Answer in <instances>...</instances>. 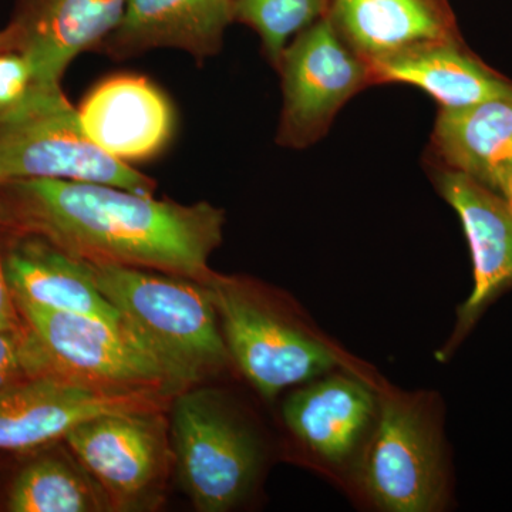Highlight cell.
<instances>
[{
	"label": "cell",
	"mask_w": 512,
	"mask_h": 512,
	"mask_svg": "<svg viewBox=\"0 0 512 512\" xmlns=\"http://www.w3.org/2000/svg\"><path fill=\"white\" fill-rule=\"evenodd\" d=\"M174 394L114 389L40 376L0 396V451L29 453L63 440L84 421L133 410H170Z\"/></svg>",
	"instance_id": "cell-10"
},
{
	"label": "cell",
	"mask_w": 512,
	"mask_h": 512,
	"mask_svg": "<svg viewBox=\"0 0 512 512\" xmlns=\"http://www.w3.org/2000/svg\"><path fill=\"white\" fill-rule=\"evenodd\" d=\"M16 305L32 333L40 376L177 396L161 366L123 326L29 302Z\"/></svg>",
	"instance_id": "cell-7"
},
{
	"label": "cell",
	"mask_w": 512,
	"mask_h": 512,
	"mask_svg": "<svg viewBox=\"0 0 512 512\" xmlns=\"http://www.w3.org/2000/svg\"><path fill=\"white\" fill-rule=\"evenodd\" d=\"M225 214L208 202L158 201L113 185L28 178L0 184V232L36 237L92 264L207 282Z\"/></svg>",
	"instance_id": "cell-1"
},
{
	"label": "cell",
	"mask_w": 512,
	"mask_h": 512,
	"mask_svg": "<svg viewBox=\"0 0 512 512\" xmlns=\"http://www.w3.org/2000/svg\"><path fill=\"white\" fill-rule=\"evenodd\" d=\"M434 184L463 224L474 265V288L458 309L460 340L512 289V204L467 175L429 165Z\"/></svg>",
	"instance_id": "cell-11"
},
{
	"label": "cell",
	"mask_w": 512,
	"mask_h": 512,
	"mask_svg": "<svg viewBox=\"0 0 512 512\" xmlns=\"http://www.w3.org/2000/svg\"><path fill=\"white\" fill-rule=\"evenodd\" d=\"M376 84H407L443 109L512 96V80L468 49L463 37L431 40L370 62Z\"/></svg>",
	"instance_id": "cell-15"
},
{
	"label": "cell",
	"mask_w": 512,
	"mask_h": 512,
	"mask_svg": "<svg viewBox=\"0 0 512 512\" xmlns=\"http://www.w3.org/2000/svg\"><path fill=\"white\" fill-rule=\"evenodd\" d=\"M275 69L284 94L278 143L298 150L322 140L345 104L376 86L369 62L326 16L293 37Z\"/></svg>",
	"instance_id": "cell-8"
},
{
	"label": "cell",
	"mask_w": 512,
	"mask_h": 512,
	"mask_svg": "<svg viewBox=\"0 0 512 512\" xmlns=\"http://www.w3.org/2000/svg\"><path fill=\"white\" fill-rule=\"evenodd\" d=\"M5 52V40H3L2 32H0V53Z\"/></svg>",
	"instance_id": "cell-25"
},
{
	"label": "cell",
	"mask_w": 512,
	"mask_h": 512,
	"mask_svg": "<svg viewBox=\"0 0 512 512\" xmlns=\"http://www.w3.org/2000/svg\"><path fill=\"white\" fill-rule=\"evenodd\" d=\"M25 326L26 322L20 315L15 296L10 289L5 264H3V255L0 252V330L2 332H20Z\"/></svg>",
	"instance_id": "cell-24"
},
{
	"label": "cell",
	"mask_w": 512,
	"mask_h": 512,
	"mask_svg": "<svg viewBox=\"0 0 512 512\" xmlns=\"http://www.w3.org/2000/svg\"><path fill=\"white\" fill-rule=\"evenodd\" d=\"M426 164L467 175L512 204V96L440 107Z\"/></svg>",
	"instance_id": "cell-14"
},
{
	"label": "cell",
	"mask_w": 512,
	"mask_h": 512,
	"mask_svg": "<svg viewBox=\"0 0 512 512\" xmlns=\"http://www.w3.org/2000/svg\"><path fill=\"white\" fill-rule=\"evenodd\" d=\"M362 483L373 503L384 511L430 512L446 503L441 440L419 404L399 397L379 403Z\"/></svg>",
	"instance_id": "cell-9"
},
{
	"label": "cell",
	"mask_w": 512,
	"mask_h": 512,
	"mask_svg": "<svg viewBox=\"0 0 512 512\" xmlns=\"http://www.w3.org/2000/svg\"><path fill=\"white\" fill-rule=\"evenodd\" d=\"M170 412L175 471L195 510L237 507L251 493L262 466L261 443L247 421L211 387L178 393Z\"/></svg>",
	"instance_id": "cell-4"
},
{
	"label": "cell",
	"mask_w": 512,
	"mask_h": 512,
	"mask_svg": "<svg viewBox=\"0 0 512 512\" xmlns=\"http://www.w3.org/2000/svg\"><path fill=\"white\" fill-rule=\"evenodd\" d=\"M28 178L86 181L154 195L156 183L104 153L80 123L60 86L36 84L28 99L0 117V184Z\"/></svg>",
	"instance_id": "cell-3"
},
{
	"label": "cell",
	"mask_w": 512,
	"mask_h": 512,
	"mask_svg": "<svg viewBox=\"0 0 512 512\" xmlns=\"http://www.w3.org/2000/svg\"><path fill=\"white\" fill-rule=\"evenodd\" d=\"M36 84L25 56L18 52L0 53V117L28 99Z\"/></svg>",
	"instance_id": "cell-23"
},
{
	"label": "cell",
	"mask_w": 512,
	"mask_h": 512,
	"mask_svg": "<svg viewBox=\"0 0 512 512\" xmlns=\"http://www.w3.org/2000/svg\"><path fill=\"white\" fill-rule=\"evenodd\" d=\"M127 0H22L3 30L5 52L32 66L35 82L60 86V77L84 50L100 45L119 25Z\"/></svg>",
	"instance_id": "cell-12"
},
{
	"label": "cell",
	"mask_w": 512,
	"mask_h": 512,
	"mask_svg": "<svg viewBox=\"0 0 512 512\" xmlns=\"http://www.w3.org/2000/svg\"><path fill=\"white\" fill-rule=\"evenodd\" d=\"M234 6L235 0H127L104 47L116 57L154 47L187 50L198 59L215 55L235 20Z\"/></svg>",
	"instance_id": "cell-17"
},
{
	"label": "cell",
	"mask_w": 512,
	"mask_h": 512,
	"mask_svg": "<svg viewBox=\"0 0 512 512\" xmlns=\"http://www.w3.org/2000/svg\"><path fill=\"white\" fill-rule=\"evenodd\" d=\"M326 18L369 63L420 43L461 37L448 0H330Z\"/></svg>",
	"instance_id": "cell-16"
},
{
	"label": "cell",
	"mask_w": 512,
	"mask_h": 512,
	"mask_svg": "<svg viewBox=\"0 0 512 512\" xmlns=\"http://www.w3.org/2000/svg\"><path fill=\"white\" fill-rule=\"evenodd\" d=\"M35 377V357L28 325L20 332L0 330V396Z\"/></svg>",
	"instance_id": "cell-22"
},
{
	"label": "cell",
	"mask_w": 512,
	"mask_h": 512,
	"mask_svg": "<svg viewBox=\"0 0 512 512\" xmlns=\"http://www.w3.org/2000/svg\"><path fill=\"white\" fill-rule=\"evenodd\" d=\"M90 265L121 326L161 366L175 393L227 366L231 356L205 284L150 269Z\"/></svg>",
	"instance_id": "cell-2"
},
{
	"label": "cell",
	"mask_w": 512,
	"mask_h": 512,
	"mask_svg": "<svg viewBox=\"0 0 512 512\" xmlns=\"http://www.w3.org/2000/svg\"><path fill=\"white\" fill-rule=\"evenodd\" d=\"M69 450V448H67ZM10 512L111 511L100 485L72 451H42L13 478L6 497Z\"/></svg>",
	"instance_id": "cell-20"
},
{
	"label": "cell",
	"mask_w": 512,
	"mask_h": 512,
	"mask_svg": "<svg viewBox=\"0 0 512 512\" xmlns=\"http://www.w3.org/2000/svg\"><path fill=\"white\" fill-rule=\"evenodd\" d=\"M377 409L375 393L366 383L333 375L291 394L282 416L293 436L316 456L340 464L359 446Z\"/></svg>",
	"instance_id": "cell-18"
},
{
	"label": "cell",
	"mask_w": 512,
	"mask_h": 512,
	"mask_svg": "<svg viewBox=\"0 0 512 512\" xmlns=\"http://www.w3.org/2000/svg\"><path fill=\"white\" fill-rule=\"evenodd\" d=\"M3 255L16 301L82 313L120 325V315L99 291L90 262L36 237H10Z\"/></svg>",
	"instance_id": "cell-19"
},
{
	"label": "cell",
	"mask_w": 512,
	"mask_h": 512,
	"mask_svg": "<svg viewBox=\"0 0 512 512\" xmlns=\"http://www.w3.org/2000/svg\"><path fill=\"white\" fill-rule=\"evenodd\" d=\"M77 110L90 140L126 164L157 156L173 136V107L146 77H111Z\"/></svg>",
	"instance_id": "cell-13"
},
{
	"label": "cell",
	"mask_w": 512,
	"mask_h": 512,
	"mask_svg": "<svg viewBox=\"0 0 512 512\" xmlns=\"http://www.w3.org/2000/svg\"><path fill=\"white\" fill-rule=\"evenodd\" d=\"M330 0H235V20L261 37L269 62L278 64L293 37L328 15Z\"/></svg>",
	"instance_id": "cell-21"
},
{
	"label": "cell",
	"mask_w": 512,
	"mask_h": 512,
	"mask_svg": "<svg viewBox=\"0 0 512 512\" xmlns=\"http://www.w3.org/2000/svg\"><path fill=\"white\" fill-rule=\"evenodd\" d=\"M168 410L104 414L74 427L63 441L100 485L111 511L158 507L174 466Z\"/></svg>",
	"instance_id": "cell-6"
},
{
	"label": "cell",
	"mask_w": 512,
	"mask_h": 512,
	"mask_svg": "<svg viewBox=\"0 0 512 512\" xmlns=\"http://www.w3.org/2000/svg\"><path fill=\"white\" fill-rule=\"evenodd\" d=\"M204 284L229 356L266 399L338 365L328 346L292 325L237 279L212 274Z\"/></svg>",
	"instance_id": "cell-5"
}]
</instances>
